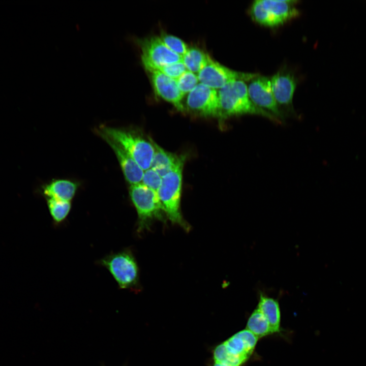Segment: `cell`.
I'll return each mask as SVG.
<instances>
[{
    "label": "cell",
    "instance_id": "cell-22",
    "mask_svg": "<svg viewBox=\"0 0 366 366\" xmlns=\"http://www.w3.org/2000/svg\"><path fill=\"white\" fill-rule=\"evenodd\" d=\"M159 37L168 49L182 57L188 50L189 48L186 43L175 36L162 33Z\"/></svg>",
    "mask_w": 366,
    "mask_h": 366
},
{
    "label": "cell",
    "instance_id": "cell-6",
    "mask_svg": "<svg viewBox=\"0 0 366 366\" xmlns=\"http://www.w3.org/2000/svg\"><path fill=\"white\" fill-rule=\"evenodd\" d=\"M297 2L291 0H256L250 7V14L257 23L276 27L299 15L295 7Z\"/></svg>",
    "mask_w": 366,
    "mask_h": 366
},
{
    "label": "cell",
    "instance_id": "cell-24",
    "mask_svg": "<svg viewBox=\"0 0 366 366\" xmlns=\"http://www.w3.org/2000/svg\"><path fill=\"white\" fill-rule=\"evenodd\" d=\"M187 70L185 65L181 60L159 67L155 71H159L172 79L176 80Z\"/></svg>",
    "mask_w": 366,
    "mask_h": 366
},
{
    "label": "cell",
    "instance_id": "cell-2",
    "mask_svg": "<svg viewBox=\"0 0 366 366\" xmlns=\"http://www.w3.org/2000/svg\"><path fill=\"white\" fill-rule=\"evenodd\" d=\"M129 195L137 213L138 233L149 230L155 220L166 222L167 217L158 193L141 182L130 186Z\"/></svg>",
    "mask_w": 366,
    "mask_h": 366
},
{
    "label": "cell",
    "instance_id": "cell-7",
    "mask_svg": "<svg viewBox=\"0 0 366 366\" xmlns=\"http://www.w3.org/2000/svg\"><path fill=\"white\" fill-rule=\"evenodd\" d=\"M138 42L141 50L142 65L148 72L166 65L182 60V56L168 49L159 37L152 36Z\"/></svg>",
    "mask_w": 366,
    "mask_h": 366
},
{
    "label": "cell",
    "instance_id": "cell-19",
    "mask_svg": "<svg viewBox=\"0 0 366 366\" xmlns=\"http://www.w3.org/2000/svg\"><path fill=\"white\" fill-rule=\"evenodd\" d=\"M46 199L49 211L53 222L56 224L62 223L70 211L71 202L52 198H46Z\"/></svg>",
    "mask_w": 366,
    "mask_h": 366
},
{
    "label": "cell",
    "instance_id": "cell-16",
    "mask_svg": "<svg viewBox=\"0 0 366 366\" xmlns=\"http://www.w3.org/2000/svg\"><path fill=\"white\" fill-rule=\"evenodd\" d=\"M257 308L268 322L274 333L280 331L281 312L278 302L273 298L261 294Z\"/></svg>",
    "mask_w": 366,
    "mask_h": 366
},
{
    "label": "cell",
    "instance_id": "cell-13",
    "mask_svg": "<svg viewBox=\"0 0 366 366\" xmlns=\"http://www.w3.org/2000/svg\"><path fill=\"white\" fill-rule=\"evenodd\" d=\"M271 90L279 106H292L297 85L294 75L289 71L280 70L270 78Z\"/></svg>",
    "mask_w": 366,
    "mask_h": 366
},
{
    "label": "cell",
    "instance_id": "cell-23",
    "mask_svg": "<svg viewBox=\"0 0 366 366\" xmlns=\"http://www.w3.org/2000/svg\"><path fill=\"white\" fill-rule=\"evenodd\" d=\"M177 86L185 96L189 94L199 83L198 75L187 70L176 80Z\"/></svg>",
    "mask_w": 366,
    "mask_h": 366
},
{
    "label": "cell",
    "instance_id": "cell-15",
    "mask_svg": "<svg viewBox=\"0 0 366 366\" xmlns=\"http://www.w3.org/2000/svg\"><path fill=\"white\" fill-rule=\"evenodd\" d=\"M155 152L150 168L162 177L175 168L184 156L168 152L153 141Z\"/></svg>",
    "mask_w": 366,
    "mask_h": 366
},
{
    "label": "cell",
    "instance_id": "cell-26",
    "mask_svg": "<svg viewBox=\"0 0 366 366\" xmlns=\"http://www.w3.org/2000/svg\"><path fill=\"white\" fill-rule=\"evenodd\" d=\"M235 334L243 340L249 350L253 353L258 338L247 329L239 331Z\"/></svg>",
    "mask_w": 366,
    "mask_h": 366
},
{
    "label": "cell",
    "instance_id": "cell-25",
    "mask_svg": "<svg viewBox=\"0 0 366 366\" xmlns=\"http://www.w3.org/2000/svg\"><path fill=\"white\" fill-rule=\"evenodd\" d=\"M162 180V177L154 169L150 168L145 171L141 183L158 193Z\"/></svg>",
    "mask_w": 366,
    "mask_h": 366
},
{
    "label": "cell",
    "instance_id": "cell-27",
    "mask_svg": "<svg viewBox=\"0 0 366 366\" xmlns=\"http://www.w3.org/2000/svg\"><path fill=\"white\" fill-rule=\"evenodd\" d=\"M212 366H226V365H225L222 363H221L220 362L214 361Z\"/></svg>",
    "mask_w": 366,
    "mask_h": 366
},
{
    "label": "cell",
    "instance_id": "cell-17",
    "mask_svg": "<svg viewBox=\"0 0 366 366\" xmlns=\"http://www.w3.org/2000/svg\"><path fill=\"white\" fill-rule=\"evenodd\" d=\"M211 58L208 53L196 47L188 48L182 57V62L187 70L195 73L201 71L210 60Z\"/></svg>",
    "mask_w": 366,
    "mask_h": 366
},
{
    "label": "cell",
    "instance_id": "cell-9",
    "mask_svg": "<svg viewBox=\"0 0 366 366\" xmlns=\"http://www.w3.org/2000/svg\"><path fill=\"white\" fill-rule=\"evenodd\" d=\"M248 82V94L254 104L281 120L283 114L273 95L270 78L258 74Z\"/></svg>",
    "mask_w": 366,
    "mask_h": 366
},
{
    "label": "cell",
    "instance_id": "cell-8",
    "mask_svg": "<svg viewBox=\"0 0 366 366\" xmlns=\"http://www.w3.org/2000/svg\"><path fill=\"white\" fill-rule=\"evenodd\" d=\"M258 74L233 70L211 58L197 75L200 83L216 89L235 80L248 82Z\"/></svg>",
    "mask_w": 366,
    "mask_h": 366
},
{
    "label": "cell",
    "instance_id": "cell-21",
    "mask_svg": "<svg viewBox=\"0 0 366 366\" xmlns=\"http://www.w3.org/2000/svg\"><path fill=\"white\" fill-rule=\"evenodd\" d=\"M228 352L235 356L249 358L252 353L243 340L235 334L223 342Z\"/></svg>",
    "mask_w": 366,
    "mask_h": 366
},
{
    "label": "cell",
    "instance_id": "cell-12",
    "mask_svg": "<svg viewBox=\"0 0 366 366\" xmlns=\"http://www.w3.org/2000/svg\"><path fill=\"white\" fill-rule=\"evenodd\" d=\"M155 94L173 105L179 110L184 109L182 100L184 95L180 91L176 80L157 71L149 72Z\"/></svg>",
    "mask_w": 366,
    "mask_h": 366
},
{
    "label": "cell",
    "instance_id": "cell-1",
    "mask_svg": "<svg viewBox=\"0 0 366 366\" xmlns=\"http://www.w3.org/2000/svg\"><path fill=\"white\" fill-rule=\"evenodd\" d=\"M218 116L226 118L246 114L259 115L277 124L281 120L269 112L258 108L250 99L246 82L235 80L218 90Z\"/></svg>",
    "mask_w": 366,
    "mask_h": 366
},
{
    "label": "cell",
    "instance_id": "cell-20",
    "mask_svg": "<svg viewBox=\"0 0 366 366\" xmlns=\"http://www.w3.org/2000/svg\"><path fill=\"white\" fill-rule=\"evenodd\" d=\"M215 361L226 366H241L248 358L235 356L229 353L223 343L217 345L213 351Z\"/></svg>",
    "mask_w": 366,
    "mask_h": 366
},
{
    "label": "cell",
    "instance_id": "cell-18",
    "mask_svg": "<svg viewBox=\"0 0 366 366\" xmlns=\"http://www.w3.org/2000/svg\"><path fill=\"white\" fill-rule=\"evenodd\" d=\"M247 329L258 339L273 333L267 319L257 308L250 316Z\"/></svg>",
    "mask_w": 366,
    "mask_h": 366
},
{
    "label": "cell",
    "instance_id": "cell-4",
    "mask_svg": "<svg viewBox=\"0 0 366 366\" xmlns=\"http://www.w3.org/2000/svg\"><path fill=\"white\" fill-rule=\"evenodd\" d=\"M97 131L119 143L143 171L150 168L155 152L153 141H148L139 134L129 130L102 126Z\"/></svg>",
    "mask_w": 366,
    "mask_h": 366
},
{
    "label": "cell",
    "instance_id": "cell-3",
    "mask_svg": "<svg viewBox=\"0 0 366 366\" xmlns=\"http://www.w3.org/2000/svg\"><path fill=\"white\" fill-rule=\"evenodd\" d=\"M184 161V157L175 168L162 177L158 194L167 218L172 223L188 232L190 230V226L183 218L180 210Z\"/></svg>",
    "mask_w": 366,
    "mask_h": 366
},
{
    "label": "cell",
    "instance_id": "cell-14",
    "mask_svg": "<svg viewBox=\"0 0 366 366\" xmlns=\"http://www.w3.org/2000/svg\"><path fill=\"white\" fill-rule=\"evenodd\" d=\"M78 188V184L69 179H54L43 187V193L46 198H52L70 201Z\"/></svg>",
    "mask_w": 366,
    "mask_h": 366
},
{
    "label": "cell",
    "instance_id": "cell-5",
    "mask_svg": "<svg viewBox=\"0 0 366 366\" xmlns=\"http://www.w3.org/2000/svg\"><path fill=\"white\" fill-rule=\"evenodd\" d=\"M98 263L109 271L120 288L134 289L138 286L139 267L130 250L111 253L99 260Z\"/></svg>",
    "mask_w": 366,
    "mask_h": 366
},
{
    "label": "cell",
    "instance_id": "cell-10",
    "mask_svg": "<svg viewBox=\"0 0 366 366\" xmlns=\"http://www.w3.org/2000/svg\"><path fill=\"white\" fill-rule=\"evenodd\" d=\"M187 108L204 116H218V91L201 83H198L188 95Z\"/></svg>",
    "mask_w": 366,
    "mask_h": 366
},
{
    "label": "cell",
    "instance_id": "cell-11",
    "mask_svg": "<svg viewBox=\"0 0 366 366\" xmlns=\"http://www.w3.org/2000/svg\"><path fill=\"white\" fill-rule=\"evenodd\" d=\"M97 133L113 150L126 180L131 185L141 183L144 171L131 156L117 141L104 133Z\"/></svg>",
    "mask_w": 366,
    "mask_h": 366
}]
</instances>
